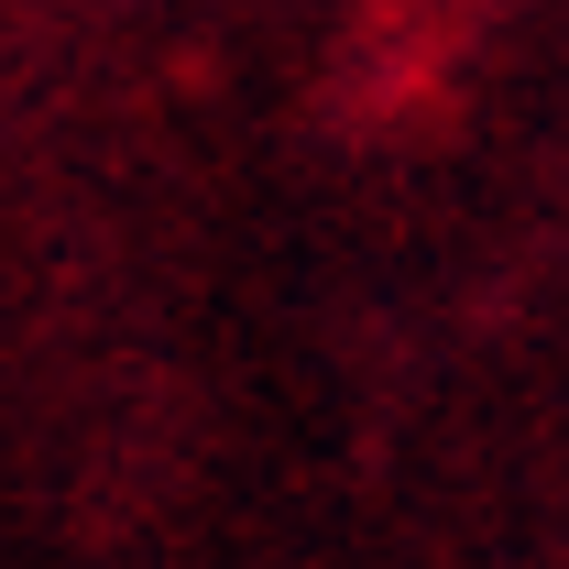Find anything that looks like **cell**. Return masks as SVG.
I'll return each mask as SVG.
<instances>
[]
</instances>
